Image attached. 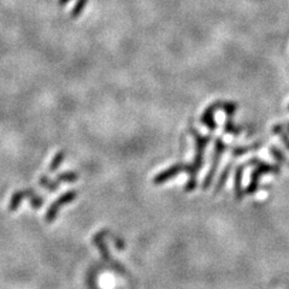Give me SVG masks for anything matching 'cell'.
<instances>
[{
  "mask_svg": "<svg viewBox=\"0 0 289 289\" xmlns=\"http://www.w3.org/2000/svg\"><path fill=\"white\" fill-rule=\"evenodd\" d=\"M287 165H288V166H289V163H288V164H287Z\"/></svg>",
  "mask_w": 289,
  "mask_h": 289,
  "instance_id": "obj_19",
  "label": "cell"
},
{
  "mask_svg": "<svg viewBox=\"0 0 289 289\" xmlns=\"http://www.w3.org/2000/svg\"><path fill=\"white\" fill-rule=\"evenodd\" d=\"M281 169L276 165H270V164L264 163V161H259L257 164V168L254 169L253 173L251 174V179H249V184L246 188V194L252 195L257 192L258 189V183H259V178L264 174H280Z\"/></svg>",
  "mask_w": 289,
  "mask_h": 289,
  "instance_id": "obj_3",
  "label": "cell"
},
{
  "mask_svg": "<svg viewBox=\"0 0 289 289\" xmlns=\"http://www.w3.org/2000/svg\"><path fill=\"white\" fill-rule=\"evenodd\" d=\"M87 4H88V0H77L76 4H75V6L72 7L71 12H70V16H71L72 18L79 17L80 15L83 12L85 7L87 6Z\"/></svg>",
  "mask_w": 289,
  "mask_h": 289,
  "instance_id": "obj_14",
  "label": "cell"
},
{
  "mask_svg": "<svg viewBox=\"0 0 289 289\" xmlns=\"http://www.w3.org/2000/svg\"><path fill=\"white\" fill-rule=\"evenodd\" d=\"M105 239H106L105 229H103V230H100L99 233L94 234V236H93L92 239V242L96 248L99 249V253H100V256L103 258L104 262H105L114 272L119 273V275L122 276L128 275V271H127L126 267H124L121 263L114 260L112 256L110 254V251H109V247H108V244H106Z\"/></svg>",
  "mask_w": 289,
  "mask_h": 289,
  "instance_id": "obj_1",
  "label": "cell"
},
{
  "mask_svg": "<svg viewBox=\"0 0 289 289\" xmlns=\"http://www.w3.org/2000/svg\"><path fill=\"white\" fill-rule=\"evenodd\" d=\"M244 166H238L235 171V177H234V192H235V198L238 200H242L244 193H242V174H244Z\"/></svg>",
  "mask_w": 289,
  "mask_h": 289,
  "instance_id": "obj_7",
  "label": "cell"
},
{
  "mask_svg": "<svg viewBox=\"0 0 289 289\" xmlns=\"http://www.w3.org/2000/svg\"><path fill=\"white\" fill-rule=\"evenodd\" d=\"M79 178L80 175L76 171H65V173L57 175V179L59 182H69V183H72V182H76Z\"/></svg>",
  "mask_w": 289,
  "mask_h": 289,
  "instance_id": "obj_11",
  "label": "cell"
},
{
  "mask_svg": "<svg viewBox=\"0 0 289 289\" xmlns=\"http://www.w3.org/2000/svg\"><path fill=\"white\" fill-rule=\"evenodd\" d=\"M35 192L33 188H29V189H20V191H16L12 194L11 199H10V202H9V209L10 212H15V211H17L18 207L21 206V204H22V200L24 199V198H28L29 199V197L32 195V193Z\"/></svg>",
  "mask_w": 289,
  "mask_h": 289,
  "instance_id": "obj_6",
  "label": "cell"
},
{
  "mask_svg": "<svg viewBox=\"0 0 289 289\" xmlns=\"http://www.w3.org/2000/svg\"><path fill=\"white\" fill-rule=\"evenodd\" d=\"M77 195H79V192H77L76 189H70V191L64 192L58 199H56L53 202H52L51 206H49L47 211H46L45 222L47 223V224L53 223L62 207L74 201V200L77 198Z\"/></svg>",
  "mask_w": 289,
  "mask_h": 289,
  "instance_id": "obj_2",
  "label": "cell"
},
{
  "mask_svg": "<svg viewBox=\"0 0 289 289\" xmlns=\"http://www.w3.org/2000/svg\"><path fill=\"white\" fill-rule=\"evenodd\" d=\"M223 151H224V144H223L221 140H217V144H216V148H215V157H213V161H212V166L207 173L206 177L204 179V183H202V189H207L212 183V178L215 176L216 170H217L218 163H220L221 156H222Z\"/></svg>",
  "mask_w": 289,
  "mask_h": 289,
  "instance_id": "obj_4",
  "label": "cell"
},
{
  "mask_svg": "<svg viewBox=\"0 0 289 289\" xmlns=\"http://www.w3.org/2000/svg\"><path fill=\"white\" fill-rule=\"evenodd\" d=\"M105 233H106V238L110 239V240L113 242L114 247H116L118 251H124V249H126L127 245H126V241H124L123 239L119 238L118 235H114L110 229H105Z\"/></svg>",
  "mask_w": 289,
  "mask_h": 289,
  "instance_id": "obj_10",
  "label": "cell"
},
{
  "mask_svg": "<svg viewBox=\"0 0 289 289\" xmlns=\"http://www.w3.org/2000/svg\"><path fill=\"white\" fill-rule=\"evenodd\" d=\"M29 201L34 210H39L44 205V198L36 194L35 192H33L32 195L29 197Z\"/></svg>",
  "mask_w": 289,
  "mask_h": 289,
  "instance_id": "obj_15",
  "label": "cell"
},
{
  "mask_svg": "<svg viewBox=\"0 0 289 289\" xmlns=\"http://www.w3.org/2000/svg\"><path fill=\"white\" fill-rule=\"evenodd\" d=\"M39 183H40L41 187H44L45 189H47L49 192H56L58 191L59 187H61V182L58 181V179H51L49 177H47L46 175H43L40 177V179H39Z\"/></svg>",
  "mask_w": 289,
  "mask_h": 289,
  "instance_id": "obj_8",
  "label": "cell"
},
{
  "mask_svg": "<svg viewBox=\"0 0 289 289\" xmlns=\"http://www.w3.org/2000/svg\"><path fill=\"white\" fill-rule=\"evenodd\" d=\"M230 168H231V165H230V164H228V165L225 166L224 170H223V173L221 174L220 178H218L217 183H216V187H215V194H218V193L221 192V189H222L223 187H224L226 179H228L229 171H230Z\"/></svg>",
  "mask_w": 289,
  "mask_h": 289,
  "instance_id": "obj_13",
  "label": "cell"
},
{
  "mask_svg": "<svg viewBox=\"0 0 289 289\" xmlns=\"http://www.w3.org/2000/svg\"><path fill=\"white\" fill-rule=\"evenodd\" d=\"M65 158V152L64 151H58V152L54 155L53 159L51 161V165H49V171L51 173H54V171H57L59 169V166L62 165V163H63Z\"/></svg>",
  "mask_w": 289,
  "mask_h": 289,
  "instance_id": "obj_12",
  "label": "cell"
},
{
  "mask_svg": "<svg viewBox=\"0 0 289 289\" xmlns=\"http://www.w3.org/2000/svg\"><path fill=\"white\" fill-rule=\"evenodd\" d=\"M271 152H272V156L276 158V160L278 161V163H285L286 161V157L282 155V152H280V151L277 150V148L272 147L271 148Z\"/></svg>",
  "mask_w": 289,
  "mask_h": 289,
  "instance_id": "obj_16",
  "label": "cell"
},
{
  "mask_svg": "<svg viewBox=\"0 0 289 289\" xmlns=\"http://www.w3.org/2000/svg\"><path fill=\"white\" fill-rule=\"evenodd\" d=\"M69 1H71V0H58V5L59 6H64V5H67Z\"/></svg>",
  "mask_w": 289,
  "mask_h": 289,
  "instance_id": "obj_18",
  "label": "cell"
},
{
  "mask_svg": "<svg viewBox=\"0 0 289 289\" xmlns=\"http://www.w3.org/2000/svg\"><path fill=\"white\" fill-rule=\"evenodd\" d=\"M86 285L88 289H100L98 283V271H96L95 267H92L88 270L87 276H86Z\"/></svg>",
  "mask_w": 289,
  "mask_h": 289,
  "instance_id": "obj_9",
  "label": "cell"
},
{
  "mask_svg": "<svg viewBox=\"0 0 289 289\" xmlns=\"http://www.w3.org/2000/svg\"><path fill=\"white\" fill-rule=\"evenodd\" d=\"M273 132H276V133H278V134H281V137H282L283 142H285V145L287 146V147L289 148V139H288L287 135H286L285 133L282 132V129H281V128H275V129H273Z\"/></svg>",
  "mask_w": 289,
  "mask_h": 289,
  "instance_id": "obj_17",
  "label": "cell"
},
{
  "mask_svg": "<svg viewBox=\"0 0 289 289\" xmlns=\"http://www.w3.org/2000/svg\"><path fill=\"white\" fill-rule=\"evenodd\" d=\"M184 169H186V166H184L183 164H176V165L170 166V168H168L166 170L160 171V173L153 178V183H155L156 186H160V184L165 183L169 179L176 177L181 171H183Z\"/></svg>",
  "mask_w": 289,
  "mask_h": 289,
  "instance_id": "obj_5",
  "label": "cell"
}]
</instances>
